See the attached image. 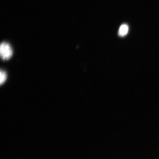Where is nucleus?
<instances>
[{"label": "nucleus", "instance_id": "nucleus-1", "mask_svg": "<svg viewBox=\"0 0 159 159\" xmlns=\"http://www.w3.org/2000/svg\"><path fill=\"white\" fill-rule=\"evenodd\" d=\"M0 54L3 60H8L12 57L13 50L9 43L3 42L0 47Z\"/></svg>", "mask_w": 159, "mask_h": 159}, {"label": "nucleus", "instance_id": "nucleus-2", "mask_svg": "<svg viewBox=\"0 0 159 159\" xmlns=\"http://www.w3.org/2000/svg\"><path fill=\"white\" fill-rule=\"evenodd\" d=\"M129 31V27L127 25H122L120 26L119 30V36H125L128 33Z\"/></svg>", "mask_w": 159, "mask_h": 159}, {"label": "nucleus", "instance_id": "nucleus-3", "mask_svg": "<svg viewBox=\"0 0 159 159\" xmlns=\"http://www.w3.org/2000/svg\"><path fill=\"white\" fill-rule=\"evenodd\" d=\"M0 75H1V80H0V83H1V85H2L4 83L6 82V80H7V73H6L5 71L2 70H1Z\"/></svg>", "mask_w": 159, "mask_h": 159}]
</instances>
